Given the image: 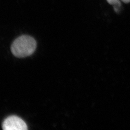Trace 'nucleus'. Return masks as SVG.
<instances>
[{
  "instance_id": "3",
  "label": "nucleus",
  "mask_w": 130,
  "mask_h": 130,
  "mask_svg": "<svg viewBox=\"0 0 130 130\" xmlns=\"http://www.w3.org/2000/svg\"><path fill=\"white\" fill-rule=\"evenodd\" d=\"M107 1L109 5L114 6V10L116 13H118L120 11L121 4L120 0H107Z\"/></svg>"
},
{
  "instance_id": "2",
  "label": "nucleus",
  "mask_w": 130,
  "mask_h": 130,
  "mask_svg": "<svg viewBox=\"0 0 130 130\" xmlns=\"http://www.w3.org/2000/svg\"><path fill=\"white\" fill-rule=\"evenodd\" d=\"M4 130H27V125L24 121L16 116H11L5 119L2 124Z\"/></svg>"
},
{
  "instance_id": "4",
  "label": "nucleus",
  "mask_w": 130,
  "mask_h": 130,
  "mask_svg": "<svg viewBox=\"0 0 130 130\" xmlns=\"http://www.w3.org/2000/svg\"><path fill=\"white\" fill-rule=\"evenodd\" d=\"M121 1L125 4H128L130 3V0H121Z\"/></svg>"
},
{
  "instance_id": "1",
  "label": "nucleus",
  "mask_w": 130,
  "mask_h": 130,
  "mask_svg": "<svg viewBox=\"0 0 130 130\" xmlns=\"http://www.w3.org/2000/svg\"><path fill=\"white\" fill-rule=\"evenodd\" d=\"M36 42L32 37L22 35L14 41L11 46V51L18 57H25L32 54L36 48Z\"/></svg>"
}]
</instances>
